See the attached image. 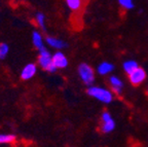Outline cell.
Returning a JSON list of instances; mask_svg holds the SVG:
<instances>
[{
  "label": "cell",
  "instance_id": "cell-14",
  "mask_svg": "<svg viewBox=\"0 0 148 147\" xmlns=\"http://www.w3.org/2000/svg\"><path fill=\"white\" fill-rule=\"evenodd\" d=\"M16 140V136L12 134H0V144L12 143Z\"/></svg>",
  "mask_w": 148,
  "mask_h": 147
},
{
  "label": "cell",
  "instance_id": "cell-1",
  "mask_svg": "<svg viewBox=\"0 0 148 147\" xmlns=\"http://www.w3.org/2000/svg\"><path fill=\"white\" fill-rule=\"evenodd\" d=\"M38 64L43 68L44 70L49 72H55L57 71V67L53 63V57L51 56L49 52L45 47L39 49V57H38Z\"/></svg>",
  "mask_w": 148,
  "mask_h": 147
},
{
  "label": "cell",
  "instance_id": "cell-15",
  "mask_svg": "<svg viewBox=\"0 0 148 147\" xmlns=\"http://www.w3.org/2000/svg\"><path fill=\"white\" fill-rule=\"evenodd\" d=\"M9 52V47L6 43H0V60H3Z\"/></svg>",
  "mask_w": 148,
  "mask_h": 147
},
{
  "label": "cell",
  "instance_id": "cell-18",
  "mask_svg": "<svg viewBox=\"0 0 148 147\" xmlns=\"http://www.w3.org/2000/svg\"><path fill=\"white\" fill-rule=\"evenodd\" d=\"M112 117H111L110 113L107 112V111H105V112H103V114H102V117H101V120L102 122H107V120H111Z\"/></svg>",
  "mask_w": 148,
  "mask_h": 147
},
{
  "label": "cell",
  "instance_id": "cell-11",
  "mask_svg": "<svg viewBox=\"0 0 148 147\" xmlns=\"http://www.w3.org/2000/svg\"><path fill=\"white\" fill-rule=\"evenodd\" d=\"M113 65L110 64V63H107V62H104L102 63L99 67H98V73L101 74V75H105V74L109 73L113 70Z\"/></svg>",
  "mask_w": 148,
  "mask_h": 147
},
{
  "label": "cell",
  "instance_id": "cell-17",
  "mask_svg": "<svg viewBox=\"0 0 148 147\" xmlns=\"http://www.w3.org/2000/svg\"><path fill=\"white\" fill-rule=\"evenodd\" d=\"M119 4L121 7L125 9H131V8H134V2L131 1V0H120L119 1Z\"/></svg>",
  "mask_w": 148,
  "mask_h": 147
},
{
  "label": "cell",
  "instance_id": "cell-9",
  "mask_svg": "<svg viewBox=\"0 0 148 147\" xmlns=\"http://www.w3.org/2000/svg\"><path fill=\"white\" fill-rule=\"evenodd\" d=\"M32 41L33 44H34L35 47H37L38 49H41V48L44 47L43 45V40H42V36L39 32L37 31H34L32 34Z\"/></svg>",
  "mask_w": 148,
  "mask_h": 147
},
{
  "label": "cell",
  "instance_id": "cell-6",
  "mask_svg": "<svg viewBox=\"0 0 148 147\" xmlns=\"http://www.w3.org/2000/svg\"><path fill=\"white\" fill-rule=\"evenodd\" d=\"M53 63L57 68H60L61 69V68L67 67L68 60L64 54L61 53V52H58V53H56L55 55L53 56Z\"/></svg>",
  "mask_w": 148,
  "mask_h": 147
},
{
  "label": "cell",
  "instance_id": "cell-13",
  "mask_svg": "<svg viewBox=\"0 0 148 147\" xmlns=\"http://www.w3.org/2000/svg\"><path fill=\"white\" fill-rule=\"evenodd\" d=\"M66 3L69 6V8L72 9L73 12L79 10L81 8V5H82V2H81L80 0H67Z\"/></svg>",
  "mask_w": 148,
  "mask_h": 147
},
{
  "label": "cell",
  "instance_id": "cell-10",
  "mask_svg": "<svg viewBox=\"0 0 148 147\" xmlns=\"http://www.w3.org/2000/svg\"><path fill=\"white\" fill-rule=\"evenodd\" d=\"M114 128H115V122L112 118L107 122H102L101 124V131L103 133H110L113 131Z\"/></svg>",
  "mask_w": 148,
  "mask_h": 147
},
{
  "label": "cell",
  "instance_id": "cell-12",
  "mask_svg": "<svg viewBox=\"0 0 148 147\" xmlns=\"http://www.w3.org/2000/svg\"><path fill=\"white\" fill-rule=\"evenodd\" d=\"M138 68H139V66L136 61H127V62H125V64H123V69H125V71L127 72L129 75L131 73H133L136 69H138Z\"/></svg>",
  "mask_w": 148,
  "mask_h": 147
},
{
  "label": "cell",
  "instance_id": "cell-4",
  "mask_svg": "<svg viewBox=\"0 0 148 147\" xmlns=\"http://www.w3.org/2000/svg\"><path fill=\"white\" fill-rule=\"evenodd\" d=\"M146 78V72L143 68L139 67L138 69L135 70L133 73L129 75V80L131 81L133 85H139L141 84Z\"/></svg>",
  "mask_w": 148,
  "mask_h": 147
},
{
  "label": "cell",
  "instance_id": "cell-16",
  "mask_svg": "<svg viewBox=\"0 0 148 147\" xmlns=\"http://www.w3.org/2000/svg\"><path fill=\"white\" fill-rule=\"evenodd\" d=\"M44 20H45V16H44L43 14H41V12H38V14H36V22H37V24H38V26L41 28L42 30H45Z\"/></svg>",
  "mask_w": 148,
  "mask_h": 147
},
{
  "label": "cell",
  "instance_id": "cell-7",
  "mask_svg": "<svg viewBox=\"0 0 148 147\" xmlns=\"http://www.w3.org/2000/svg\"><path fill=\"white\" fill-rule=\"evenodd\" d=\"M110 84H111V87H112V90H113L114 93H116L117 95H120L121 94V90H123V82L120 80L119 78L116 77V76H111L110 79Z\"/></svg>",
  "mask_w": 148,
  "mask_h": 147
},
{
  "label": "cell",
  "instance_id": "cell-3",
  "mask_svg": "<svg viewBox=\"0 0 148 147\" xmlns=\"http://www.w3.org/2000/svg\"><path fill=\"white\" fill-rule=\"evenodd\" d=\"M78 74L81 80L88 85H90L95 80V72L92 67L86 63H82L78 66Z\"/></svg>",
  "mask_w": 148,
  "mask_h": 147
},
{
  "label": "cell",
  "instance_id": "cell-2",
  "mask_svg": "<svg viewBox=\"0 0 148 147\" xmlns=\"http://www.w3.org/2000/svg\"><path fill=\"white\" fill-rule=\"evenodd\" d=\"M88 94L90 97H94L96 99L100 100L101 102L104 103H110L113 99V96L111 94L110 91L102 89V87H90L88 89Z\"/></svg>",
  "mask_w": 148,
  "mask_h": 147
},
{
  "label": "cell",
  "instance_id": "cell-8",
  "mask_svg": "<svg viewBox=\"0 0 148 147\" xmlns=\"http://www.w3.org/2000/svg\"><path fill=\"white\" fill-rule=\"evenodd\" d=\"M46 42L49 44L51 46L55 48H63L66 46V43L64 41H62L61 39H58V38H55V37H46Z\"/></svg>",
  "mask_w": 148,
  "mask_h": 147
},
{
  "label": "cell",
  "instance_id": "cell-5",
  "mask_svg": "<svg viewBox=\"0 0 148 147\" xmlns=\"http://www.w3.org/2000/svg\"><path fill=\"white\" fill-rule=\"evenodd\" d=\"M36 72H37L36 65L33 64V63H29V64L26 65V66L23 68V70H22L21 78L23 79V80H28V79L32 78L33 76L36 74Z\"/></svg>",
  "mask_w": 148,
  "mask_h": 147
}]
</instances>
